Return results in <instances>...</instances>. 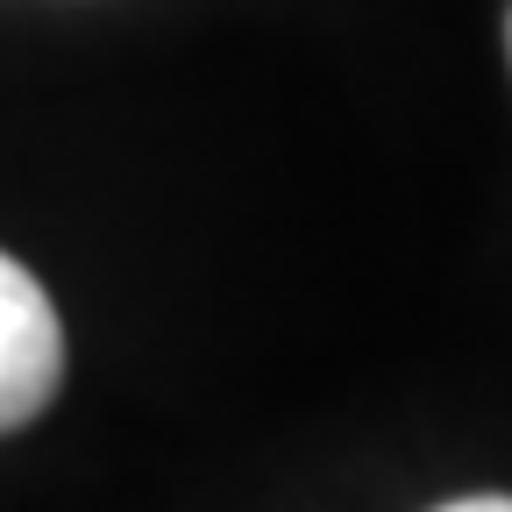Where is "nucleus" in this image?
Here are the masks:
<instances>
[{"mask_svg": "<svg viewBox=\"0 0 512 512\" xmlns=\"http://www.w3.org/2000/svg\"><path fill=\"white\" fill-rule=\"evenodd\" d=\"M64 384V328L50 292L0 256V434L29 427Z\"/></svg>", "mask_w": 512, "mask_h": 512, "instance_id": "f257e3e1", "label": "nucleus"}, {"mask_svg": "<svg viewBox=\"0 0 512 512\" xmlns=\"http://www.w3.org/2000/svg\"><path fill=\"white\" fill-rule=\"evenodd\" d=\"M434 512H512V498H505V491H470V498H448V505H434Z\"/></svg>", "mask_w": 512, "mask_h": 512, "instance_id": "f03ea898", "label": "nucleus"}]
</instances>
